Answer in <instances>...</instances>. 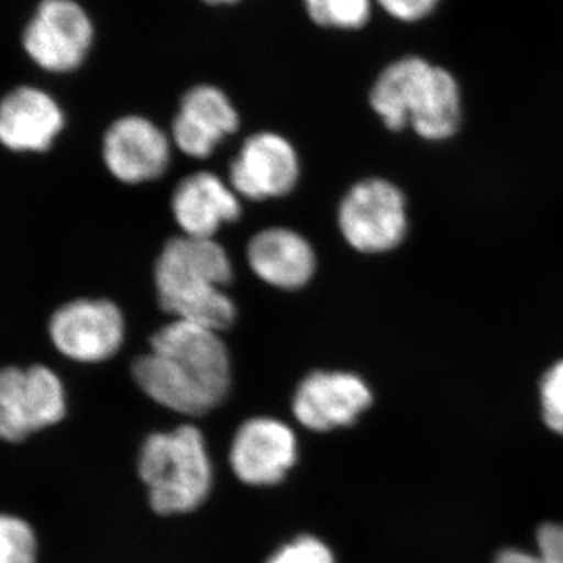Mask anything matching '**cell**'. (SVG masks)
I'll return each mask as SVG.
<instances>
[{
  "mask_svg": "<svg viewBox=\"0 0 563 563\" xmlns=\"http://www.w3.org/2000/svg\"><path fill=\"white\" fill-rule=\"evenodd\" d=\"M307 16L322 29L358 31L372 16V0H302Z\"/></svg>",
  "mask_w": 563,
  "mask_h": 563,
  "instance_id": "obj_17",
  "label": "cell"
},
{
  "mask_svg": "<svg viewBox=\"0 0 563 563\" xmlns=\"http://www.w3.org/2000/svg\"><path fill=\"white\" fill-rule=\"evenodd\" d=\"M139 473L150 490L152 509L161 515L192 512L213 487L206 439L191 424L151 433L141 446Z\"/></svg>",
  "mask_w": 563,
  "mask_h": 563,
  "instance_id": "obj_4",
  "label": "cell"
},
{
  "mask_svg": "<svg viewBox=\"0 0 563 563\" xmlns=\"http://www.w3.org/2000/svg\"><path fill=\"white\" fill-rule=\"evenodd\" d=\"M68 413V395L49 366L0 368V442L21 443L54 428Z\"/></svg>",
  "mask_w": 563,
  "mask_h": 563,
  "instance_id": "obj_5",
  "label": "cell"
},
{
  "mask_svg": "<svg viewBox=\"0 0 563 563\" xmlns=\"http://www.w3.org/2000/svg\"><path fill=\"white\" fill-rule=\"evenodd\" d=\"M102 157L114 179L136 185L158 179L172 161L168 136L143 117L120 118L103 135Z\"/></svg>",
  "mask_w": 563,
  "mask_h": 563,
  "instance_id": "obj_12",
  "label": "cell"
},
{
  "mask_svg": "<svg viewBox=\"0 0 563 563\" xmlns=\"http://www.w3.org/2000/svg\"><path fill=\"white\" fill-rule=\"evenodd\" d=\"M174 220L184 235L213 239L222 225L242 214L239 196L213 173H195L177 185L172 199Z\"/></svg>",
  "mask_w": 563,
  "mask_h": 563,
  "instance_id": "obj_15",
  "label": "cell"
},
{
  "mask_svg": "<svg viewBox=\"0 0 563 563\" xmlns=\"http://www.w3.org/2000/svg\"><path fill=\"white\" fill-rule=\"evenodd\" d=\"M66 125L65 111L49 92L22 85L0 99V146L14 154H43Z\"/></svg>",
  "mask_w": 563,
  "mask_h": 563,
  "instance_id": "obj_13",
  "label": "cell"
},
{
  "mask_svg": "<svg viewBox=\"0 0 563 563\" xmlns=\"http://www.w3.org/2000/svg\"><path fill=\"white\" fill-rule=\"evenodd\" d=\"M266 563H335V558L322 540L301 536L280 547Z\"/></svg>",
  "mask_w": 563,
  "mask_h": 563,
  "instance_id": "obj_21",
  "label": "cell"
},
{
  "mask_svg": "<svg viewBox=\"0 0 563 563\" xmlns=\"http://www.w3.org/2000/svg\"><path fill=\"white\" fill-rule=\"evenodd\" d=\"M369 103L393 132L412 124L421 139H451L461 128V91L446 69L418 57L391 63L374 84Z\"/></svg>",
  "mask_w": 563,
  "mask_h": 563,
  "instance_id": "obj_3",
  "label": "cell"
},
{
  "mask_svg": "<svg viewBox=\"0 0 563 563\" xmlns=\"http://www.w3.org/2000/svg\"><path fill=\"white\" fill-rule=\"evenodd\" d=\"M372 404L373 393L357 374L313 372L296 388L291 409L309 431L331 432L355 424Z\"/></svg>",
  "mask_w": 563,
  "mask_h": 563,
  "instance_id": "obj_9",
  "label": "cell"
},
{
  "mask_svg": "<svg viewBox=\"0 0 563 563\" xmlns=\"http://www.w3.org/2000/svg\"><path fill=\"white\" fill-rule=\"evenodd\" d=\"M52 346L68 361H109L124 343L125 322L120 307L109 299H74L52 313Z\"/></svg>",
  "mask_w": 563,
  "mask_h": 563,
  "instance_id": "obj_8",
  "label": "cell"
},
{
  "mask_svg": "<svg viewBox=\"0 0 563 563\" xmlns=\"http://www.w3.org/2000/svg\"><path fill=\"white\" fill-rule=\"evenodd\" d=\"M298 179L295 147L273 132L255 133L244 141L229 172L233 191L252 201L282 198L296 187Z\"/></svg>",
  "mask_w": 563,
  "mask_h": 563,
  "instance_id": "obj_11",
  "label": "cell"
},
{
  "mask_svg": "<svg viewBox=\"0 0 563 563\" xmlns=\"http://www.w3.org/2000/svg\"><path fill=\"white\" fill-rule=\"evenodd\" d=\"M229 461L243 484L272 487L298 462V439L290 426L276 418H252L233 437Z\"/></svg>",
  "mask_w": 563,
  "mask_h": 563,
  "instance_id": "obj_10",
  "label": "cell"
},
{
  "mask_svg": "<svg viewBox=\"0 0 563 563\" xmlns=\"http://www.w3.org/2000/svg\"><path fill=\"white\" fill-rule=\"evenodd\" d=\"M395 20L413 22L428 16L440 0H376Z\"/></svg>",
  "mask_w": 563,
  "mask_h": 563,
  "instance_id": "obj_22",
  "label": "cell"
},
{
  "mask_svg": "<svg viewBox=\"0 0 563 563\" xmlns=\"http://www.w3.org/2000/svg\"><path fill=\"white\" fill-rule=\"evenodd\" d=\"M339 225L355 251L379 254L395 250L407 232L406 199L391 181H358L340 203Z\"/></svg>",
  "mask_w": 563,
  "mask_h": 563,
  "instance_id": "obj_7",
  "label": "cell"
},
{
  "mask_svg": "<svg viewBox=\"0 0 563 563\" xmlns=\"http://www.w3.org/2000/svg\"><path fill=\"white\" fill-rule=\"evenodd\" d=\"M92 43L95 24L76 0H43L22 33L27 57L51 74L79 69Z\"/></svg>",
  "mask_w": 563,
  "mask_h": 563,
  "instance_id": "obj_6",
  "label": "cell"
},
{
  "mask_svg": "<svg viewBox=\"0 0 563 563\" xmlns=\"http://www.w3.org/2000/svg\"><path fill=\"white\" fill-rule=\"evenodd\" d=\"M38 533L16 514L0 512V563H38Z\"/></svg>",
  "mask_w": 563,
  "mask_h": 563,
  "instance_id": "obj_18",
  "label": "cell"
},
{
  "mask_svg": "<svg viewBox=\"0 0 563 563\" xmlns=\"http://www.w3.org/2000/svg\"><path fill=\"white\" fill-rule=\"evenodd\" d=\"M247 263L258 279L280 290H299L312 280L317 255L301 233L269 228L255 233L246 250Z\"/></svg>",
  "mask_w": 563,
  "mask_h": 563,
  "instance_id": "obj_16",
  "label": "cell"
},
{
  "mask_svg": "<svg viewBox=\"0 0 563 563\" xmlns=\"http://www.w3.org/2000/svg\"><path fill=\"white\" fill-rule=\"evenodd\" d=\"M539 554L520 550H506L495 563H563V526L548 523L537 532Z\"/></svg>",
  "mask_w": 563,
  "mask_h": 563,
  "instance_id": "obj_19",
  "label": "cell"
},
{
  "mask_svg": "<svg viewBox=\"0 0 563 563\" xmlns=\"http://www.w3.org/2000/svg\"><path fill=\"white\" fill-rule=\"evenodd\" d=\"M239 125V113L228 95L213 85H198L181 98L173 121V140L185 155L207 158Z\"/></svg>",
  "mask_w": 563,
  "mask_h": 563,
  "instance_id": "obj_14",
  "label": "cell"
},
{
  "mask_svg": "<svg viewBox=\"0 0 563 563\" xmlns=\"http://www.w3.org/2000/svg\"><path fill=\"white\" fill-rule=\"evenodd\" d=\"M150 343V354L133 362L132 376L152 401L176 413L201 417L228 398L231 357L220 332L174 320Z\"/></svg>",
  "mask_w": 563,
  "mask_h": 563,
  "instance_id": "obj_1",
  "label": "cell"
},
{
  "mask_svg": "<svg viewBox=\"0 0 563 563\" xmlns=\"http://www.w3.org/2000/svg\"><path fill=\"white\" fill-rule=\"evenodd\" d=\"M228 252L213 239L174 236L155 262L158 303L176 320L210 331L231 328L236 307L222 288L232 280Z\"/></svg>",
  "mask_w": 563,
  "mask_h": 563,
  "instance_id": "obj_2",
  "label": "cell"
},
{
  "mask_svg": "<svg viewBox=\"0 0 563 563\" xmlns=\"http://www.w3.org/2000/svg\"><path fill=\"white\" fill-rule=\"evenodd\" d=\"M540 399L544 424L563 435V361L544 373L540 383Z\"/></svg>",
  "mask_w": 563,
  "mask_h": 563,
  "instance_id": "obj_20",
  "label": "cell"
},
{
  "mask_svg": "<svg viewBox=\"0 0 563 563\" xmlns=\"http://www.w3.org/2000/svg\"><path fill=\"white\" fill-rule=\"evenodd\" d=\"M202 2L209 3V5L220 7V5H233V3H239L240 0H202Z\"/></svg>",
  "mask_w": 563,
  "mask_h": 563,
  "instance_id": "obj_23",
  "label": "cell"
}]
</instances>
